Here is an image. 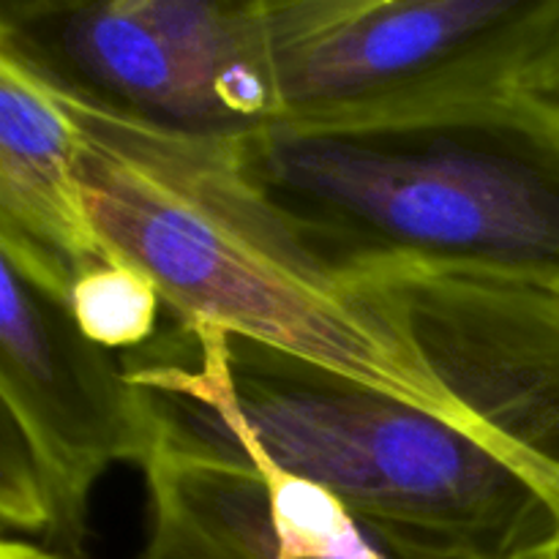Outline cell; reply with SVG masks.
<instances>
[{
    "label": "cell",
    "mask_w": 559,
    "mask_h": 559,
    "mask_svg": "<svg viewBox=\"0 0 559 559\" xmlns=\"http://www.w3.org/2000/svg\"><path fill=\"white\" fill-rule=\"evenodd\" d=\"M0 402L25 440L49 506L44 549L85 557L87 502L115 462L147 456L123 369L71 314L69 295L0 257Z\"/></svg>",
    "instance_id": "obj_7"
},
{
    "label": "cell",
    "mask_w": 559,
    "mask_h": 559,
    "mask_svg": "<svg viewBox=\"0 0 559 559\" xmlns=\"http://www.w3.org/2000/svg\"><path fill=\"white\" fill-rule=\"evenodd\" d=\"M388 0H271V25L278 49L333 31Z\"/></svg>",
    "instance_id": "obj_12"
},
{
    "label": "cell",
    "mask_w": 559,
    "mask_h": 559,
    "mask_svg": "<svg viewBox=\"0 0 559 559\" xmlns=\"http://www.w3.org/2000/svg\"><path fill=\"white\" fill-rule=\"evenodd\" d=\"M235 167L342 282L429 267L559 293V104H431L276 118L229 136Z\"/></svg>",
    "instance_id": "obj_2"
},
{
    "label": "cell",
    "mask_w": 559,
    "mask_h": 559,
    "mask_svg": "<svg viewBox=\"0 0 559 559\" xmlns=\"http://www.w3.org/2000/svg\"><path fill=\"white\" fill-rule=\"evenodd\" d=\"M120 369L145 429V462L278 469L442 559H559V497L420 404L183 322L129 349Z\"/></svg>",
    "instance_id": "obj_1"
},
{
    "label": "cell",
    "mask_w": 559,
    "mask_h": 559,
    "mask_svg": "<svg viewBox=\"0 0 559 559\" xmlns=\"http://www.w3.org/2000/svg\"><path fill=\"white\" fill-rule=\"evenodd\" d=\"M69 304L76 325L93 344L129 353L156 336L164 300L145 271L112 260L82 273Z\"/></svg>",
    "instance_id": "obj_10"
},
{
    "label": "cell",
    "mask_w": 559,
    "mask_h": 559,
    "mask_svg": "<svg viewBox=\"0 0 559 559\" xmlns=\"http://www.w3.org/2000/svg\"><path fill=\"white\" fill-rule=\"evenodd\" d=\"M0 55L167 134L227 140L282 115L271 0H0Z\"/></svg>",
    "instance_id": "obj_4"
},
{
    "label": "cell",
    "mask_w": 559,
    "mask_h": 559,
    "mask_svg": "<svg viewBox=\"0 0 559 559\" xmlns=\"http://www.w3.org/2000/svg\"><path fill=\"white\" fill-rule=\"evenodd\" d=\"M142 559H153V557H145V555H142Z\"/></svg>",
    "instance_id": "obj_14"
},
{
    "label": "cell",
    "mask_w": 559,
    "mask_h": 559,
    "mask_svg": "<svg viewBox=\"0 0 559 559\" xmlns=\"http://www.w3.org/2000/svg\"><path fill=\"white\" fill-rule=\"evenodd\" d=\"M80 140L69 104L0 55V257L63 295L118 260L87 213Z\"/></svg>",
    "instance_id": "obj_9"
},
{
    "label": "cell",
    "mask_w": 559,
    "mask_h": 559,
    "mask_svg": "<svg viewBox=\"0 0 559 559\" xmlns=\"http://www.w3.org/2000/svg\"><path fill=\"white\" fill-rule=\"evenodd\" d=\"M0 559H66L55 551L44 549V546L22 544V540H3L0 546Z\"/></svg>",
    "instance_id": "obj_13"
},
{
    "label": "cell",
    "mask_w": 559,
    "mask_h": 559,
    "mask_svg": "<svg viewBox=\"0 0 559 559\" xmlns=\"http://www.w3.org/2000/svg\"><path fill=\"white\" fill-rule=\"evenodd\" d=\"M0 522L5 530L49 535V506L41 475L25 440L9 418L0 415Z\"/></svg>",
    "instance_id": "obj_11"
},
{
    "label": "cell",
    "mask_w": 559,
    "mask_h": 559,
    "mask_svg": "<svg viewBox=\"0 0 559 559\" xmlns=\"http://www.w3.org/2000/svg\"><path fill=\"white\" fill-rule=\"evenodd\" d=\"M486 98L559 104V0H388L278 52V118Z\"/></svg>",
    "instance_id": "obj_6"
},
{
    "label": "cell",
    "mask_w": 559,
    "mask_h": 559,
    "mask_svg": "<svg viewBox=\"0 0 559 559\" xmlns=\"http://www.w3.org/2000/svg\"><path fill=\"white\" fill-rule=\"evenodd\" d=\"M66 104L80 123L76 167L93 227L153 278L175 320L287 349L453 420L240 175L229 136L167 134Z\"/></svg>",
    "instance_id": "obj_3"
},
{
    "label": "cell",
    "mask_w": 559,
    "mask_h": 559,
    "mask_svg": "<svg viewBox=\"0 0 559 559\" xmlns=\"http://www.w3.org/2000/svg\"><path fill=\"white\" fill-rule=\"evenodd\" d=\"M342 295L462 429L559 497V293L500 276L371 267L344 276Z\"/></svg>",
    "instance_id": "obj_5"
},
{
    "label": "cell",
    "mask_w": 559,
    "mask_h": 559,
    "mask_svg": "<svg viewBox=\"0 0 559 559\" xmlns=\"http://www.w3.org/2000/svg\"><path fill=\"white\" fill-rule=\"evenodd\" d=\"M153 559H442L278 469L151 456Z\"/></svg>",
    "instance_id": "obj_8"
}]
</instances>
